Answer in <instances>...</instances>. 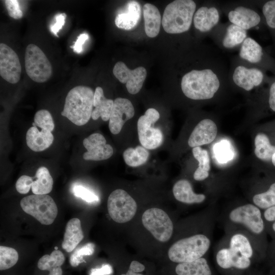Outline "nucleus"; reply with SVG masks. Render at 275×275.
Returning <instances> with one entry per match:
<instances>
[{
  "label": "nucleus",
  "instance_id": "nucleus-3",
  "mask_svg": "<svg viewBox=\"0 0 275 275\" xmlns=\"http://www.w3.org/2000/svg\"><path fill=\"white\" fill-rule=\"evenodd\" d=\"M213 234V231L204 229L176 240L168 250L169 259L180 263L204 257L211 248Z\"/></svg>",
  "mask_w": 275,
  "mask_h": 275
},
{
  "label": "nucleus",
  "instance_id": "nucleus-41",
  "mask_svg": "<svg viewBox=\"0 0 275 275\" xmlns=\"http://www.w3.org/2000/svg\"><path fill=\"white\" fill-rule=\"evenodd\" d=\"M75 196L80 198L87 202L91 203L98 201L99 199L94 193L81 185H76L73 188Z\"/></svg>",
  "mask_w": 275,
  "mask_h": 275
},
{
  "label": "nucleus",
  "instance_id": "nucleus-19",
  "mask_svg": "<svg viewBox=\"0 0 275 275\" xmlns=\"http://www.w3.org/2000/svg\"><path fill=\"white\" fill-rule=\"evenodd\" d=\"M229 22L248 31L261 22L259 13L252 7L238 5L231 9L227 13Z\"/></svg>",
  "mask_w": 275,
  "mask_h": 275
},
{
  "label": "nucleus",
  "instance_id": "nucleus-5",
  "mask_svg": "<svg viewBox=\"0 0 275 275\" xmlns=\"http://www.w3.org/2000/svg\"><path fill=\"white\" fill-rule=\"evenodd\" d=\"M192 0H175L168 4L164 11L161 23L166 32L179 34L190 28L196 10Z\"/></svg>",
  "mask_w": 275,
  "mask_h": 275
},
{
  "label": "nucleus",
  "instance_id": "nucleus-18",
  "mask_svg": "<svg viewBox=\"0 0 275 275\" xmlns=\"http://www.w3.org/2000/svg\"><path fill=\"white\" fill-rule=\"evenodd\" d=\"M221 13L215 5L203 6L196 11L193 23L195 29L204 34L211 33L218 25Z\"/></svg>",
  "mask_w": 275,
  "mask_h": 275
},
{
  "label": "nucleus",
  "instance_id": "nucleus-26",
  "mask_svg": "<svg viewBox=\"0 0 275 275\" xmlns=\"http://www.w3.org/2000/svg\"><path fill=\"white\" fill-rule=\"evenodd\" d=\"M238 56L240 60L253 66L261 62L263 51L259 43L248 37L240 46Z\"/></svg>",
  "mask_w": 275,
  "mask_h": 275
},
{
  "label": "nucleus",
  "instance_id": "nucleus-52",
  "mask_svg": "<svg viewBox=\"0 0 275 275\" xmlns=\"http://www.w3.org/2000/svg\"><path fill=\"white\" fill-rule=\"evenodd\" d=\"M121 275H144L142 273L133 272L131 270L128 269V271L125 274H122Z\"/></svg>",
  "mask_w": 275,
  "mask_h": 275
},
{
  "label": "nucleus",
  "instance_id": "nucleus-30",
  "mask_svg": "<svg viewBox=\"0 0 275 275\" xmlns=\"http://www.w3.org/2000/svg\"><path fill=\"white\" fill-rule=\"evenodd\" d=\"M175 272L177 275H212L211 269L205 257L191 262L178 263Z\"/></svg>",
  "mask_w": 275,
  "mask_h": 275
},
{
  "label": "nucleus",
  "instance_id": "nucleus-20",
  "mask_svg": "<svg viewBox=\"0 0 275 275\" xmlns=\"http://www.w3.org/2000/svg\"><path fill=\"white\" fill-rule=\"evenodd\" d=\"M216 41L221 47L231 50L241 46L248 37L247 31L230 22L218 28Z\"/></svg>",
  "mask_w": 275,
  "mask_h": 275
},
{
  "label": "nucleus",
  "instance_id": "nucleus-35",
  "mask_svg": "<svg viewBox=\"0 0 275 275\" xmlns=\"http://www.w3.org/2000/svg\"><path fill=\"white\" fill-rule=\"evenodd\" d=\"M251 203L261 210L275 206V181L267 191L252 196Z\"/></svg>",
  "mask_w": 275,
  "mask_h": 275
},
{
  "label": "nucleus",
  "instance_id": "nucleus-27",
  "mask_svg": "<svg viewBox=\"0 0 275 275\" xmlns=\"http://www.w3.org/2000/svg\"><path fill=\"white\" fill-rule=\"evenodd\" d=\"M114 104V101L104 96L102 88L97 87L94 92L93 106L91 118L94 120L101 117L104 121L109 120Z\"/></svg>",
  "mask_w": 275,
  "mask_h": 275
},
{
  "label": "nucleus",
  "instance_id": "nucleus-14",
  "mask_svg": "<svg viewBox=\"0 0 275 275\" xmlns=\"http://www.w3.org/2000/svg\"><path fill=\"white\" fill-rule=\"evenodd\" d=\"M113 72L120 82L126 84L128 92L133 95L140 92L147 76L144 67L141 66L130 70L122 62L116 63Z\"/></svg>",
  "mask_w": 275,
  "mask_h": 275
},
{
  "label": "nucleus",
  "instance_id": "nucleus-50",
  "mask_svg": "<svg viewBox=\"0 0 275 275\" xmlns=\"http://www.w3.org/2000/svg\"><path fill=\"white\" fill-rule=\"evenodd\" d=\"M265 230L271 240L275 239V219L272 222L265 224Z\"/></svg>",
  "mask_w": 275,
  "mask_h": 275
},
{
  "label": "nucleus",
  "instance_id": "nucleus-25",
  "mask_svg": "<svg viewBox=\"0 0 275 275\" xmlns=\"http://www.w3.org/2000/svg\"><path fill=\"white\" fill-rule=\"evenodd\" d=\"M84 237L80 219L73 218L66 224L62 247L67 252H71L77 247Z\"/></svg>",
  "mask_w": 275,
  "mask_h": 275
},
{
  "label": "nucleus",
  "instance_id": "nucleus-38",
  "mask_svg": "<svg viewBox=\"0 0 275 275\" xmlns=\"http://www.w3.org/2000/svg\"><path fill=\"white\" fill-rule=\"evenodd\" d=\"M95 246L92 243H87L85 245L76 248L70 257V263L73 267L77 266L84 261L83 257L92 255L94 252Z\"/></svg>",
  "mask_w": 275,
  "mask_h": 275
},
{
  "label": "nucleus",
  "instance_id": "nucleus-24",
  "mask_svg": "<svg viewBox=\"0 0 275 275\" xmlns=\"http://www.w3.org/2000/svg\"><path fill=\"white\" fill-rule=\"evenodd\" d=\"M53 140L51 132L44 129L40 131L36 126L30 127L26 133L27 146L35 152H40L47 149Z\"/></svg>",
  "mask_w": 275,
  "mask_h": 275
},
{
  "label": "nucleus",
  "instance_id": "nucleus-39",
  "mask_svg": "<svg viewBox=\"0 0 275 275\" xmlns=\"http://www.w3.org/2000/svg\"><path fill=\"white\" fill-rule=\"evenodd\" d=\"M214 153L220 162H226L230 160L233 156V152L230 145L226 141H223L216 145Z\"/></svg>",
  "mask_w": 275,
  "mask_h": 275
},
{
  "label": "nucleus",
  "instance_id": "nucleus-36",
  "mask_svg": "<svg viewBox=\"0 0 275 275\" xmlns=\"http://www.w3.org/2000/svg\"><path fill=\"white\" fill-rule=\"evenodd\" d=\"M18 254L12 248L0 246V270H6L13 267L17 262Z\"/></svg>",
  "mask_w": 275,
  "mask_h": 275
},
{
  "label": "nucleus",
  "instance_id": "nucleus-6",
  "mask_svg": "<svg viewBox=\"0 0 275 275\" xmlns=\"http://www.w3.org/2000/svg\"><path fill=\"white\" fill-rule=\"evenodd\" d=\"M20 204L24 212L33 216L42 225L51 224L58 212L55 202L47 195L28 196L21 200Z\"/></svg>",
  "mask_w": 275,
  "mask_h": 275
},
{
  "label": "nucleus",
  "instance_id": "nucleus-13",
  "mask_svg": "<svg viewBox=\"0 0 275 275\" xmlns=\"http://www.w3.org/2000/svg\"><path fill=\"white\" fill-rule=\"evenodd\" d=\"M214 253L217 265L223 269L245 270L251 266L253 261L229 248L221 239L215 246Z\"/></svg>",
  "mask_w": 275,
  "mask_h": 275
},
{
  "label": "nucleus",
  "instance_id": "nucleus-10",
  "mask_svg": "<svg viewBox=\"0 0 275 275\" xmlns=\"http://www.w3.org/2000/svg\"><path fill=\"white\" fill-rule=\"evenodd\" d=\"M107 207L111 218L120 224L130 221L137 210L135 201L122 189H117L111 193L107 199Z\"/></svg>",
  "mask_w": 275,
  "mask_h": 275
},
{
  "label": "nucleus",
  "instance_id": "nucleus-31",
  "mask_svg": "<svg viewBox=\"0 0 275 275\" xmlns=\"http://www.w3.org/2000/svg\"><path fill=\"white\" fill-rule=\"evenodd\" d=\"M34 178L31 187L34 194L47 195L52 190L53 181L47 168H39Z\"/></svg>",
  "mask_w": 275,
  "mask_h": 275
},
{
  "label": "nucleus",
  "instance_id": "nucleus-47",
  "mask_svg": "<svg viewBox=\"0 0 275 275\" xmlns=\"http://www.w3.org/2000/svg\"><path fill=\"white\" fill-rule=\"evenodd\" d=\"M262 211V216L265 224L270 223L275 219V206Z\"/></svg>",
  "mask_w": 275,
  "mask_h": 275
},
{
  "label": "nucleus",
  "instance_id": "nucleus-43",
  "mask_svg": "<svg viewBox=\"0 0 275 275\" xmlns=\"http://www.w3.org/2000/svg\"><path fill=\"white\" fill-rule=\"evenodd\" d=\"M9 15L15 19H20L23 13L20 9L19 2L16 0H7L5 1Z\"/></svg>",
  "mask_w": 275,
  "mask_h": 275
},
{
  "label": "nucleus",
  "instance_id": "nucleus-4",
  "mask_svg": "<svg viewBox=\"0 0 275 275\" xmlns=\"http://www.w3.org/2000/svg\"><path fill=\"white\" fill-rule=\"evenodd\" d=\"M94 92L87 86H78L68 93L61 115L77 126L87 124L92 116Z\"/></svg>",
  "mask_w": 275,
  "mask_h": 275
},
{
  "label": "nucleus",
  "instance_id": "nucleus-21",
  "mask_svg": "<svg viewBox=\"0 0 275 275\" xmlns=\"http://www.w3.org/2000/svg\"><path fill=\"white\" fill-rule=\"evenodd\" d=\"M217 132L216 124L211 119L201 120L196 126L188 140V145L194 148L210 144L215 139Z\"/></svg>",
  "mask_w": 275,
  "mask_h": 275
},
{
  "label": "nucleus",
  "instance_id": "nucleus-9",
  "mask_svg": "<svg viewBox=\"0 0 275 275\" xmlns=\"http://www.w3.org/2000/svg\"><path fill=\"white\" fill-rule=\"evenodd\" d=\"M142 222L156 240L165 242L171 239L174 230L173 223L163 210L156 207L148 209L142 215Z\"/></svg>",
  "mask_w": 275,
  "mask_h": 275
},
{
  "label": "nucleus",
  "instance_id": "nucleus-51",
  "mask_svg": "<svg viewBox=\"0 0 275 275\" xmlns=\"http://www.w3.org/2000/svg\"><path fill=\"white\" fill-rule=\"evenodd\" d=\"M145 266L139 262L133 260L131 261L129 269L135 272H141L145 270Z\"/></svg>",
  "mask_w": 275,
  "mask_h": 275
},
{
  "label": "nucleus",
  "instance_id": "nucleus-22",
  "mask_svg": "<svg viewBox=\"0 0 275 275\" xmlns=\"http://www.w3.org/2000/svg\"><path fill=\"white\" fill-rule=\"evenodd\" d=\"M141 14L140 4L135 1H130L117 15L115 19V24L120 29L131 30L137 25Z\"/></svg>",
  "mask_w": 275,
  "mask_h": 275
},
{
  "label": "nucleus",
  "instance_id": "nucleus-42",
  "mask_svg": "<svg viewBox=\"0 0 275 275\" xmlns=\"http://www.w3.org/2000/svg\"><path fill=\"white\" fill-rule=\"evenodd\" d=\"M33 178L25 175L21 176L15 184L16 190L21 194H26L32 187Z\"/></svg>",
  "mask_w": 275,
  "mask_h": 275
},
{
  "label": "nucleus",
  "instance_id": "nucleus-12",
  "mask_svg": "<svg viewBox=\"0 0 275 275\" xmlns=\"http://www.w3.org/2000/svg\"><path fill=\"white\" fill-rule=\"evenodd\" d=\"M224 232L221 239L231 249L252 260L264 258L254 240L243 230L234 229Z\"/></svg>",
  "mask_w": 275,
  "mask_h": 275
},
{
  "label": "nucleus",
  "instance_id": "nucleus-44",
  "mask_svg": "<svg viewBox=\"0 0 275 275\" xmlns=\"http://www.w3.org/2000/svg\"><path fill=\"white\" fill-rule=\"evenodd\" d=\"M66 17V15L65 13L57 14L55 16L56 22L50 26V32L57 37H59L58 33L65 24Z\"/></svg>",
  "mask_w": 275,
  "mask_h": 275
},
{
  "label": "nucleus",
  "instance_id": "nucleus-37",
  "mask_svg": "<svg viewBox=\"0 0 275 275\" xmlns=\"http://www.w3.org/2000/svg\"><path fill=\"white\" fill-rule=\"evenodd\" d=\"M33 126H38L41 129L51 132L54 128V124L50 112L46 109L37 111L34 118Z\"/></svg>",
  "mask_w": 275,
  "mask_h": 275
},
{
  "label": "nucleus",
  "instance_id": "nucleus-32",
  "mask_svg": "<svg viewBox=\"0 0 275 275\" xmlns=\"http://www.w3.org/2000/svg\"><path fill=\"white\" fill-rule=\"evenodd\" d=\"M192 153L195 158L198 161V168L195 171L194 179L197 181H202L209 176L210 160L207 151L201 147L193 148Z\"/></svg>",
  "mask_w": 275,
  "mask_h": 275
},
{
  "label": "nucleus",
  "instance_id": "nucleus-15",
  "mask_svg": "<svg viewBox=\"0 0 275 275\" xmlns=\"http://www.w3.org/2000/svg\"><path fill=\"white\" fill-rule=\"evenodd\" d=\"M21 66L15 51L5 43L0 44V75L11 84H16L20 78Z\"/></svg>",
  "mask_w": 275,
  "mask_h": 275
},
{
  "label": "nucleus",
  "instance_id": "nucleus-8",
  "mask_svg": "<svg viewBox=\"0 0 275 275\" xmlns=\"http://www.w3.org/2000/svg\"><path fill=\"white\" fill-rule=\"evenodd\" d=\"M25 69L33 81L42 83L52 75V66L43 51L36 45L29 44L25 52Z\"/></svg>",
  "mask_w": 275,
  "mask_h": 275
},
{
  "label": "nucleus",
  "instance_id": "nucleus-33",
  "mask_svg": "<svg viewBox=\"0 0 275 275\" xmlns=\"http://www.w3.org/2000/svg\"><path fill=\"white\" fill-rule=\"evenodd\" d=\"M149 156L148 149L142 145L135 148H128L123 153L124 162L131 167H138L144 164L147 161Z\"/></svg>",
  "mask_w": 275,
  "mask_h": 275
},
{
  "label": "nucleus",
  "instance_id": "nucleus-40",
  "mask_svg": "<svg viewBox=\"0 0 275 275\" xmlns=\"http://www.w3.org/2000/svg\"><path fill=\"white\" fill-rule=\"evenodd\" d=\"M262 11L268 26L275 29V0L266 2Z\"/></svg>",
  "mask_w": 275,
  "mask_h": 275
},
{
  "label": "nucleus",
  "instance_id": "nucleus-49",
  "mask_svg": "<svg viewBox=\"0 0 275 275\" xmlns=\"http://www.w3.org/2000/svg\"><path fill=\"white\" fill-rule=\"evenodd\" d=\"M266 258L275 262V239L271 240L268 243Z\"/></svg>",
  "mask_w": 275,
  "mask_h": 275
},
{
  "label": "nucleus",
  "instance_id": "nucleus-7",
  "mask_svg": "<svg viewBox=\"0 0 275 275\" xmlns=\"http://www.w3.org/2000/svg\"><path fill=\"white\" fill-rule=\"evenodd\" d=\"M159 118L160 114L156 109L149 108L138 120L139 140L141 145L148 150L155 149L162 143L163 134L161 130L154 127V123Z\"/></svg>",
  "mask_w": 275,
  "mask_h": 275
},
{
  "label": "nucleus",
  "instance_id": "nucleus-11",
  "mask_svg": "<svg viewBox=\"0 0 275 275\" xmlns=\"http://www.w3.org/2000/svg\"><path fill=\"white\" fill-rule=\"evenodd\" d=\"M229 78L236 86L249 92L262 83L264 74L259 68L239 59L230 68Z\"/></svg>",
  "mask_w": 275,
  "mask_h": 275
},
{
  "label": "nucleus",
  "instance_id": "nucleus-1",
  "mask_svg": "<svg viewBox=\"0 0 275 275\" xmlns=\"http://www.w3.org/2000/svg\"><path fill=\"white\" fill-rule=\"evenodd\" d=\"M229 72L225 61L217 52L203 66L191 69L182 76V92L191 100L211 99L229 80Z\"/></svg>",
  "mask_w": 275,
  "mask_h": 275
},
{
  "label": "nucleus",
  "instance_id": "nucleus-17",
  "mask_svg": "<svg viewBox=\"0 0 275 275\" xmlns=\"http://www.w3.org/2000/svg\"><path fill=\"white\" fill-rule=\"evenodd\" d=\"M134 115V107L129 99L121 97L115 99L108 120L111 133L113 134L120 133L124 124Z\"/></svg>",
  "mask_w": 275,
  "mask_h": 275
},
{
  "label": "nucleus",
  "instance_id": "nucleus-34",
  "mask_svg": "<svg viewBox=\"0 0 275 275\" xmlns=\"http://www.w3.org/2000/svg\"><path fill=\"white\" fill-rule=\"evenodd\" d=\"M255 154L264 161L271 160L275 153V146L271 145L268 136L263 133H258L255 139Z\"/></svg>",
  "mask_w": 275,
  "mask_h": 275
},
{
  "label": "nucleus",
  "instance_id": "nucleus-23",
  "mask_svg": "<svg viewBox=\"0 0 275 275\" xmlns=\"http://www.w3.org/2000/svg\"><path fill=\"white\" fill-rule=\"evenodd\" d=\"M172 191L175 199L184 204H201L207 199L205 194L196 193L191 183L185 179L177 181L174 185Z\"/></svg>",
  "mask_w": 275,
  "mask_h": 275
},
{
  "label": "nucleus",
  "instance_id": "nucleus-53",
  "mask_svg": "<svg viewBox=\"0 0 275 275\" xmlns=\"http://www.w3.org/2000/svg\"><path fill=\"white\" fill-rule=\"evenodd\" d=\"M271 161L273 164L275 166V153L273 154L272 157Z\"/></svg>",
  "mask_w": 275,
  "mask_h": 275
},
{
  "label": "nucleus",
  "instance_id": "nucleus-48",
  "mask_svg": "<svg viewBox=\"0 0 275 275\" xmlns=\"http://www.w3.org/2000/svg\"><path fill=\"white\" fill-rule=\"evenodd\" d=\"M268 103L271 109L275 112V81L270 87Z\"/></svg>",
  "mask_w": 275,
  "mask_h": 275
},
{
  "label": "nucleus",
  "instance_id": "nucleus-28",
  "mask_svg": "<svg viewBox=\"0 0 275 275\" xmlns=\"http://www.w3.org/2000/svg\"><path fill=\"white\" fill-rule=\"evenodd\" d=\"M144 29L146 34L150 38L157 36L161 23L160 13L154 5L146 3L143 6Z\"/></svg>",
  "mask_w": 275,
  "mask_h": 275
},
{
  "label": "nucleus",
  "instance_id": "nucleus-45",
  "mask_svg": "<svg viewBox=\"0 0 275 275\" xmlns=\"http://www.w3.org/2000/svg\"><path fill=\"white\" fill-rule=\"evenodd\" d=\"M88 39V34L86 33L81 34L77 37L76 41L74 45L71 46V48H73L75 52L77 53H81L83 50V44Z\"/></svg>",
  "mask_w": 275,
  "mask_h": 275
},
{
  "label": "nucleus",
  "instance_id": "nucleus-2",
  "mask_svg": "<svg viewBox=\"0 0 275 275\" xmlns=\"http://www.w3.org/2000/svg\"><path fill=\"white\" fill-rule=\"evenodd\" d=\"M220 219L224 231L240 229L246 232L266 258L269 242L260 209L251 203L235 205L223 210Z\"/></svg>",
  "mask_w": 275,
  "mask_h": 275
},
{
  "label": "nucleus",
  "instance_id": "nucleus-46",
  "mask_svg": "<svg viewBox=\"0 0 275 275\" xmlns=\"http://www.w3.org/2000/svg\"><path fill=\"white\" fill-rule=\"evenodd\" d=\"M113 272V268L109 264H103L100 268H94L90 275H107Z\"/></svg>",
  "mask_w": 275,
  "mask_h": 275
},
{
  "label": "nucleus",
  "instance_id": "nucleus-29",
  "mask_svg": "<svg viewBox=\"0 0 275 275\" xmlns=\"http://www.w3.org/2000/svg\"><path fill=\"white\" fill-rule=\"evenodd\" d=\"M65 261L63 253L55 250L50 255H45L38 261L37 266L41 270H48L49 275H62L61 266Z\"/></svg>",
  "mask_w": 275,
  "mask_h": 275
},
{
  "label": "nucleus",
  "instance_id": "nucleus-16",
  "mask_svg": "<svg viewBox=\"0 0 275 275\" xmlns=\"http://www.w3.org/2000/svg\"><path fill=\"white\" fill-rule=\"evenodd\" d=\"M83 145L87 152L83 158L87 160L100 161L109 158L113 154V148L104 136L99 133H94L84 139Z\"/></svg>",
  "mask_w": 275,
  "mask_h": 275
}]
</instances>
